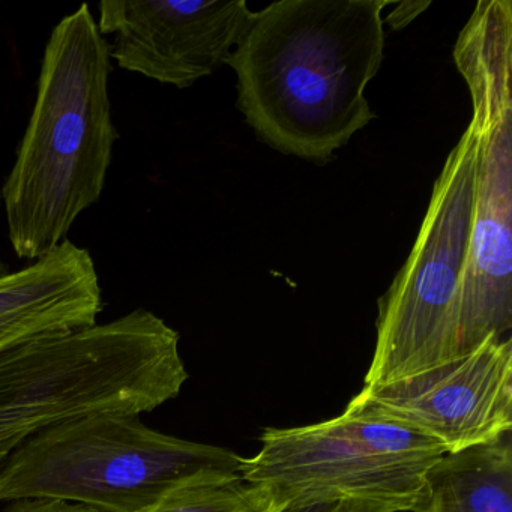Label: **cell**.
<instances>
[{
  "instance_id": "cell-17",
  "label": "cell",
  "mask_w": 512,
  "mask_h": 512,
  "mask_svg": "<svg viewBox=\"0 0 512 512\" xmlns=\"http://www.w3.org/2000/svg\"><path fill=\"white\" fill-rule=\"evenodd\" d=\"M5 458H0V464H2V461H4Z\"/></svg>"
},
{
  "instance_id": "cell-13",
  "label": "cell",
  "mask_w": 512,
  "mask_h": 512,
  "mask_svg": "<svg viewBox=\"0 0 512 512\" xmlns=\"http://www.w3.org/2000/svg\"><path fill=\"white\" fill-rule=\"evenodd\" d=\"M5 512H103L76 503L61 502L50 499L13 500Z\"/></svg>"
},
{
  "instance_id": "cell-7",
  "label": "cell",
  "mask_w": 512,
  "mask_h": 512,
  "mask_svg": "<svg viewBox=\"0 0 512 512\" xmlns=\"http://www.w3.org/2000/svg\"><path fill=\"white\" fill-rule=\"evenodd\" d=\"M475 176L476 137L469 124L434 184L406 263L379 299L365 388L398 382L458 358Z\"/></svg>"
},
{
  "instance_id": "cell-12",
  "label": "cell",
  "mask_w": 512,
  "mask_h": 512,
  "mask_svg": "<svg viewBox=\"0 0 512 512\" xmlns=\"http://www.w3.org/2000/svg\"><path fill=\"white\" fill-rule=\"evenodd\" d=\"M268 488L245 481L239 473L194 476L167 490L140 512H275Z\"/></svg>"
},
{
  "instance_id": "cell-2",
  "label": "cell",
  "mask_w": 512,
  "mask_h": 512,
  "mask_svg": "<svg viewBox=\"0 0 512 512\" xmlns=\"http://www.w3.org/2000/svg\"><path fill=\"white\" fill-rule=\"evenodd\" d=\"M112 62L89 5L50 34L31 119L0 191L19 259L35 262L67 241L77 218L103 194L118 140Z\"/></svg>"
},
{
  "instance_id": "cell-16",
  "label": "cell",
  "mask_w": 512,
  "mask_h": 512,
  "mask_svg": "<svg viewBox=\"0 0 512 512\" xmlns=\"http://www.w3.org/2000/svg\"><path fill=\"white\" fill-rule=\"evenodd\" d=\"M5 274H7V272H5L4 263L0 262V277H2V275H5Z\"/></svg>"
},
{
  "instance_id": "cell-11",
  "label": "cell",
  "mask_w": 512,
  "mask_h": 512,
  "mask_svg": "<svg viewBox=\"0 0 512 512\" xmlns=\"http://www.w3.org/2000/svg\"><path fill=\"white\" fill-rule=\"evenodd\" d=\"M416 512H512L509 436L443 455L425 475Z\"/></svg>"
},
{
  "instance_id": "cell-5",
  "label": "cell",
  "mask_w": 512,
  "mask_h": 512,
  "mask_svg": "<svg viewBox=\"0 0 512 512\" xmlns=\"http://www.w3.org/2000/svg\"><path fill=\"white\" fill-rule=\"evenodd\" d=\"M454 61L469 86L476 137L475 197L461 284L458 356L512 326V4L481 0Z\"/></svg>"
},
{
  "instance_id": "cell-3",
  "label": "cell",
  "mask_w": 512,
  "mask_h": 512,
  "mask_svg": "<svg viewBox=\"0 0 512 512\" xmlns=\"http://www.w3.org/2000/svg\"><path fill=\"white\" fill-rule=\"evenodd\" d=\"M179 341L161 317L137 308L0 353V458L61 422L142 415L178 397L188 380Z\"/></svg>"
},
{
  "instance_id": "cell-15",
  "label": "cell",
  "mask_w": 512,
  "mask_h": 512,
  "mask_svg": "<svg viewBox=\"0 0 512 512\" xmlns=\"http://www.w3.org/2000/svg\"><path fill=\"white\" fill-rule=\"evenodd\" d=\"M428 7H430V2H403V4H398L397 8L386 17V22L394 29L406 28Z\"/></svg>"
},
{
  "instance_id": "cell-9",
  "label": "cell",
  "mask_w": 512,
  "mask_h": 512,
  "mask_svg": "<svg viewBox=\"0 0 512 512\" xmlns=\"http://www.w3.org/2000/svg\"><path fill=\"white\" fill-rule=\"evenodd\" d=\"M98 11L119 68L178 89L229 65L254 17L245 0H103Z\"/></svg>"
},
{
  "instance_id": "cell-1",
  "label": "cell",
  "mask_w": 512,
  "mask_h": 512,
  "mask_svg": "<svg viewBox=\"0 0 512 512\" xmlns=\"http://www.w3.org/2000/svg\"><path fill=\"white\" fill-rule=\"evenodd\" d=\"M388 0H281L254 13L233 52L238 106L284 155L328 163L376 113L365 89L385 52Z\"/></svg>"
},
{
  "instance_id": "cell-8",
  "label": "cell",
  "mask_w": 512,
  "mask_h": 512,
  "mask_svg": "<svg viewBox=\"0 0 512 512\" xmlns=\"http://www.w3.org/2000/svg\"><path fill=\"white\" fill-rule=\"evenodd\" d=\"M346 410L431 437L448 454L503 439L512 428L511 338L398 382L362 386Z\"/></svg>"
},
{
  "instance_id": "cell-6",
  "label": "cell",
  "mask_w": 512,
  "mask_h": 512,
  "mask_svg": "<svg viewBox=\"0 0 512 512\" xmlns=\"http://www.w3.org/2000/svg\"><path fill=\"white\" fill-rule=\"evenodd\" d=\"M239 475L281 505L347 502L382 512H416L425 475L448 454L431 437L344 410L301 427H268Z\"/></svg>"
},
{
  "instance_id": "cell-14",
  "label": "cell",
  "mask_w": 512,
  "mask_h": 512,
  "mask_svg": "<svg viewBox=\"0 0 512 512\" xmlns=\"http://www.w3.org/2000/svg\"><path fill=\"white\" fill-rule=\"evenodd\" d=\"M275 512H382L368 506L347 502L307 503V505H281Z\"/></svg>"
},
{
  "instance_id": "cell-4",
  "label": "cell",
  "mask_w": 512,
  "mask_h": 512,
  "mask_svg": "<svg viewBox=\"0 0 512 512\" xmlns=\"http://www.w3.org/2000/svg\"><path fill=\"white\" fill-rule=\"evenodd\" d=\"M241 455L152 430L134 413H94L29 437L0 464L2 500L50 499L140 512L203 473H239Z\"/></svg>"
},
{
  "instance_id": "cell-10",
  "label": "cell",
  "mask_w": 512,
  "mask_h": 512,
  "mask_svg": "<svg viewBox=\"0 0 512 512\" xmlns=\"http://www.w3.org/2000/svg\"><path fill=\"white\" fill-rule=\"evenodd\" d=\"M101 311L103 290L91 253L64 241L0 277V353L97 325Z\"/></svg>"
}]
</instances>
